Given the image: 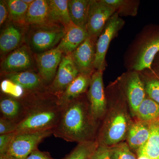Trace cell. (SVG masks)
<instances>
[{
  "label": "cell",
  "mask_w": 159,
  "mask_h": 159,
  "mask_svg": "<svg viewBox=\"0 0 159 159\" xmlns=\"http://www.w3.org/2000/svg\"><path fill=\"white\" fill-rule=\"evenodd\" d=\"M79 73L72 54L63 55L56 76L53 82L48 87V91L59 98Z\"/></svg>",
  "instance_id": "obj_11"
},
{
  "label": "cell",
  "mask_w": 159,
  "mask_h": 159,
  "mask_svg": "<svg viewBox=\"0 0 159 159\" xmlns=\"http://www.w3.org/2000/svg\"><path fill=\"white\" fill-rule=\"evenodd\" d=\"M21 99L25 106V113L18 124L16 134L53 130L56 127L61 110L57 97L47 90L25 92Z\"/></svg>",
  "instance_id": "obj_3"
},
{
  "label": "cell",
  "mask_w": 159,
  "mask_h": 159,
  "mask_svg": "<svg viewBox=\"0 0 159 159\" xmlns=\"http://www.w3.org/2000/svg\"><path fill=\"white\" fill-rule=\"evenodd\" d=\"M4 79L10 80L20 86L27 93H36L48 90L38 73L32 70L23 71L18 73L4 74Z\"/></svg>",
  "instance_id": "obj_16"
},
{
  "label": "cell",
  "mask_w": 159,
  "mask_h": 159,
  "mask_svg": "<svg viewBox=\"0 0 159 159\" xmlns=\"http://www.w3.org/2000/svg\"><path fill=\"white\" fill-rule=\"evenodd\" d=\"M125 22L115 12L109 19L96 42L94 66L97 70L104 71L106 68V56L111 42L117 37Z\"/></svg>",
  "instance_id": "obj_6"
},
{
  "label": "cell",
  "mask_w": 159,
  "mask_h": 159,
  "mask_svg": "<svg viewBox=\"0 0 159 159\" xmlns=\"http://www.w3.org/2000/svg\"><path fill=\"white\" fill-rule=\"evenodd\" d=\"M61 106L59 121L52 130L54 136L78 144L97 140L100 125L93 116L87 93Z\"/></svg>",
  "instance_id": "obj_1"
},
{
  "label": "cell",
  "mask_w": 159,
  "mask_h": 159,
  "mask_svg": "<svg viewBox=\"0 0 159 159\" xmlns=\"http://www.w3.org/2000/svg\"><path fill=\"white\" fill-rule=\"evenodd\" d=\"M159 53V25L145 26L125 52L124 66L127 70L140 72L152 69L156 56Z\"/></svg>",
  "instance_id": "obj_4"
},
{
  "label": "cell",
  "mask_w": 159,
  "mask_h": 159,
  "mask_svg": "<svg viewBox=\"0 0 159 159\" xmlns=\"http://www.w3.org/2000/svg\"><path fill=\"white\" fill-rule=\"evenodd\" d=\"M16 133L0 135V155L6 154Z\"/></svg>",
  "instance_id": "obj_33"
},
{
  "label": "cell",
  "mask_w": 159,
  "mask_h": 159,
  "mask_svg": "<svg viewBox=\"0 0 159 159\" xmlns=\"http://www.w3.org/2000/svg\"><path fill=\"white\" fill-rule=\"evenodd\" d=\"M92 159H111L108 147L99 145L91 157Z\"/></svg>",
  "instance_id": "obj_34"
},
{
  "label": "cell",
  "mask_w": 159,
  "mask_h": 159,
  "mask_svg": "<svg viewBox=\"0 0 159 159\" xmlns=\"http://www.w3.org/2000/svg\"><path fill=\"white\" fill-rule=\"evenodd\" d=\"M66 29L57 24L27 26L26 44L34 54H39L51 49L60 42Z\"/></svg>",
  "instance_id": "obj_5"
},
{
  "label": "cell",
  "mask_w": 159,
  "mask_h": 159,
  "mask_svg": "<svg viewBox=\"0 0 159 159\" xmlns=\"http://www.w3.org/2000/svg\"><path fill=\"white\" fill-rule=\"evenodd\" d=\"M111 159H137L126 142L108 147Z\"/></svg>",
  "instance_id": "obj_30"
},
{
  "label": "cell",
  "mask_w": 159,
  "mask_h": 159,
  "mask_svg": "<svg viewBox=\"0 0 159 159\" xmlns=\"http://www.w3.org/2000/svg\"><path fill=\"white\" fill-rule=\"evenodd\" d=\"M103 73V71L96 70L92 74L90 84L87 93L91 113L94 120L100 125L107 109Z\"/></svg>",
  "instance_id": "obj_8"
},
{
  "label": "cell",
  "mask_w": 159,
  "mask_h": 159,
  "mask_svg": "<svg viewBox=\"0 0 159 159\" xmlns=\"http://www.w3.org/2000/svg\"><path fill=\"white\" fill-rule=\"evenodd\" d=\"M9 20V12L6 1H0V26L4 25Z\"/></svg>",
  "instance_id": "obj_35"
},
{
  "label": "cell",
  "mask_w": 159,
  "mask_h": 159,
  "mask_svg": "<svg viewBox=\"0 0 159 159\" xmlns=\"http://www.w3.org/2000/svg\"><path fill=\"white\" fill-rule=\"evenodd\" d=\"M117 79L128 102L131 116L134 118L139 106L147 96L139 72L127 70Z\"/></svg>",
  "instance_id": "obj_7"
},
{
  "label": "cell",
  "mask_w": 159,
  "mask_h": 159,
  "mask_svg": "<svg viewBox=\"0 0 159 159\" xmlns=\"http://www.w3.org/2000/svg\"><path fill=\"white\" fill-rule=\"evenodd\" d=\"M137 156L159 159V119L150 122V134L147 142L137 152Z\"/></svg>",
  "instance_id": "obj_23"
},
{
  "label": "cell",
  "mask_w": 159,
  "mask_h": 159,
  "mask_svg": "<svg viewBox=\"0 0 159 159\" xmlns=\"http://www.w3.org/2000/svg\"><path fill=\"white\" fill-rule=\"evenodd\" d=\"M1 89L2 93L18 99L21 98L25 93V91L20 86L7 79L2 80Z\"/></svg>",
  "instance_id": "obj_31"
},
{
  "label": "cell",
  "mask_w": 159,
  "mask_h": 159,
  "mask_svg": "<svg viewBox=\"0 0 159 159\" xmlns=\"http://www.w3.org/2000/svg\"><path fill=\"white\" fill-rule=\"evenodd\" d=\"M1 117L19 123L25 113V106L21 98L18 99L2 93L0 100Z\"/></svg>",
  "instance_id": "obj_19"
},
{
  "label": "cell",
  "mask_w": 159,
  "mask_h": 159,
  "mask_svg": "<svg viewBox=\"0 0 159 159\" xmlns=\"http://www.w3.org/2000/svg\"><path fill=\"white\" fill-rule=\"evenodd\" d=\"M27 26L9 20L3 26L0 34L1 55L9 54L23 45L25 41Z\"/></svg>",
  "instance_id": "obj_14"
},
{
  "label": "cell",
  "mask_w": 159,
  "mask_h": 159,
  "mask_svg": "<svg viewBox=\"0 0 159 159\" xmlns=\"http://www.w3.org/2000/svg\"><path fill=\"white\" fill-rule=\"evenodd\" d=\"M89 36L86 29L73 22L66 29V33L56 48L63 55L72 54Z\"/></svg>",
  "instance_id": "obj_17"
},
{
  "label": "cell",
  "mask_w": 159,
  "mask_h": 159,
  "mask_svg": "<svg viewBox=\"0 0 159 159\" xmlns=\"http://www.w3.org/2000/svg\"><path fill=\"white\" fill-rule=\"evenodd\" d=\"M32 53L27 44H23L10 52L1 63L3 73L10 74L31 70L35 62Z\"/></svg>",
  "instance_id": "obj_12"
},
{
  "label": "cell",
  "mask_w": 159,
  "mask_h": 159,
  "mask_svg": "<svg viewBox=\"0 0 159 159\" xmlns=\"http://www.w3.org/2000/svg\"><path fill=\"white\" fill-rule=\"evenodd\" d=\"M153 71L156 73L157 75L159 76V69H152Z\"/></svg>",
  "instance_id": "obj_40"
},
{
  "label": "cell",
  "mask_w": 159,
  "mask_h": 159,
  "mask_svg": "<svg viewBox=\"0 0 159 159\" xmlns=\"http://www.w3.org/2000/svg\"><path fill=\"white\" fill-rule=\"evenodd\" d=\"M92 75L79 73L58 98L60 105L86 93L89 87Z\"/></svg>",
  "instance_id": "obj_21"
},
{
  "label": "cell",
  "mask_w": 159,
  "mask_h": 159,
  "mask_svg": "<svg viewBox=\"0 0 159 159\" xmlns=\"http://www.w3.org/2000/svg\"><path fill=\"white\" fill-rule=\"evenodd\" d=\"M97 140L78 143L77 146L65 158L62 159H88L91 158L98 148Z\"/></svg>",
  "instance_id": "obj_29"
},
{
  "label": "cell",
  "mask_w": 159,
  "mask_h": 159,
  "mask_svg": "<svg viewBox=\"0 0 159 159\" xmlns=\"http://www.w3.org/2000/svg\"><path fill=\"white\" fill-rule=\"evenodd\" d=\"M26 159H55L51 156L50 153L47 152H43L38 148L34 151L26 158Z\"/></svg>",
  "instance_id": "obj_36"
},
{
  "label": "cell",
  "mask_w": 159,
  "mask_h": 159,
  "mask_svg": "<svg viewBox=\"0 0 159 159\" xmlns=\"http://www.w3.org/2000/svg\"><path fill=\"white\" fill-rule=\"evenodd\" d=\"M135 119L146 122L159 119V105L146 96L137 110Z\"/></svg>",
  "instance_id": "obj_26"
},
{
  "label": "cell",
  "mask_w": 159,
  "mask_h": 159,
  "mask_svg": "<svg viewBox=\"0 0 159 159\" xmlns=\"http://www.w3.org/2000/svg\"><path fill=\"white\" fill-rule=\"evenodd\" d=\"M38 74L47 86L53 82L63 56L57 48L39 54H34Z\"/></svg>",
  "instance_id": "obj_13"
},
{
  "label": "cell",
  "mask_w": 159,
  "mask_h": 159,
  "mask_svg": "<svg viewBox=\"0 0 159 159\" xmlns=\"http://www.w3.org/2000/svg\"><path fill=\"white\" fill-rule=\"evenodd\" d=\"M51 134H53L52 130L16 134L6 154L16 159H26L32 152L38 148L39 145L44 139Z\"/></svg>",
  "instance_id": "obj_9"
},
{
  "label": "cell",
  "mask_w": 159,
  "mask_h": 159,
  "mask_svg": "<svg viewBox=\"0 0 159 159\" xmlns=\"http://www.w3.org/2000/svg\"><path fill=\"white\" fill-rule=\"evenodd\" d=\"M68 0H48L52 22L66 29L72 23L68 10Z\"/></svg>",
  "instance_id": "obj_24"
},
{
  "label": "cell",
  "mask_w": 159,
  "mask_h": 159,
  "mask_svg": "<svg viewBox=\"0 0 159 159\" xmlns=\"http://www.w3.org/2000/svg\"><path fill=\"white\" fill-rule=\"evenodd\" d=\"M105 93L107 111L100 124L97 140L99 145L110 147L126 140L133 120L118 79L109 84Z\"/></svg>",
  "instance_id": "obj_2"
},
{
  "label": "cell",
  "mask_w": 159,
  "mask_h": 159,
  "mask_svg": "<svg viewBox=\"0 0 159 159\" xmlns=\"http://www.w3.org/2000/svg\"><path fill=\"white\" fill-rule=\"evenodd\" d=\"M121 16H135L138 14L139 0H103Z\"/></svg>",
  "instance_id": "obj_27"
},
{
  "label": "cell",
  "mask_w": 159,
  "mask_h": 159,
  "mask_svg": "<svg viewBox=\"0 0 159 159\" xmlns=\"http://www.w3.org/2000/svg\"><path fill=\"white\" fill-rule=\"evenodd\" d=\"M0 159H16L7 154L0 155Z\"/></svg>",
  "instance_id": "obj_38"
},
{
  "label": "cell",
  "mask_w": 159,
  "mask_h": 159,
  "mask_svg": "<svg viewBox=\"0 0 159 159\" xmlns=\"http://www.w3.org/2000/svg\"><path fill=\"white\" fill-rule=\"evenodd\" d=\"M147 97L159 105V77L152 69L139 72Z\"/></svg>",
  "instance_id": "obj_25"
},
{
  "label": "cell",
  "mask_w": 159,
  "mask_h": 159,
  "mask_svg": "<svg viewBox=\"0 0 159 159\" xmlns=\"http://www.w3.org/2000/svg\"><path fill=\"white\" fill-rule=\"evenodd\" d=\"M6 2L9 10V20L26 26V18L29 5L23 0H7Z\"/></svg>",
  "instance_id": "obj_28"
},
{
  "label": "cell",
  "mask_w": 159,
  "mask_h": 159,
  "mask_svg": "<svg viewBox=\"0 0 159 159\" xmlns=\"http://www.w3.org/2000/svg\"><path fill=\"white\" fill-rule=\"evenodd\" d=\"M96 42L89 36L71 54L80 73L92 75L96 70L94 66Z\"/></svg>",
  "instance_id": "obj_15"
},
{
  "label": "cell",
  "mask_w": 159,
  "mask_h": 159,
  "mask_svg": "<svg viewBox=\"0 0 159 159\" xmlns=\"http://www.w3.org/2000/svg\"><path fill=\"white\" fill-rule=\"evenodd\" d=\"M152 69L159 70V53H158L154 59L152 66Z\"/></svg>",
  "instance_id": "obj_37"
},
{
  "label": "cell",
  "mask_w": 159,
  "mask_h": 159,
  "mask_svg": "<svg viewBox=\"0 0 159 159\" xmlns=\"http://www.w3.org/2000/svg\"><path fill=\"white\" fill-rule=\"evenodd\" d=\"M34 0H23L24 2L26 4H28V5H30L31 3L33 2Z\"/></svg>",
  "instance_id": "obj_39"
},
{
  "label": "cell",
  "mask_w": 159,
  "mask_h": 159,
  "mask_svg": "<svg viewBox=\"0 0 159 159\" xmlns=\"http://www.w3.org/2000/svg\"><path fill=\"white\" fill-rule=\"evenodd\" d=\"M91 0H69L68 10L71 21L86 30Z\"/></svg>",
  "instance_id": "obj_22"
},
{
  "label": "cell",
  "mask_w": 159,
  "mask_h": 159,
  "mask_svg": "<svg viewBox=\"0 0 159 159\" xmlns=\"http://www.w3.org/2000/svg\"><path fill=\"white\" fill-rule=\"evenodd\" d=\"M88 159H92L91 158H89Z\"/></svg>",
  "instance_id": "obj_41"
},
{
  "label": "cell",
  "mask_w": 159,
  "mask_h": 159,
  "mask_svg": "<svg viewBox=\"0 0 159 159\" xmlns=\"http://www.w3.org/2000/svg\"><path fill=\"white\" fill-rule=\"evenodd\" d=\"M150 134V122L135 119L129 129L126 142L132 150H138L147 142Z\"/></svg>",
  "instance_id": "obj_20"
},
{
  "label": "cell",
  "mask_w": 159,
  "mask_h": 159,
  "mask_svg": "<svg viewBox=\"0 0 159 159\" xmlns=\"http://www.w3.org/2000/svg\"><path fill=\"white\" fill-rule=\"evenodd\" d=\"M115 10L103 0H91L86 30L89 36L97 41Z\"/></svg>",
  "instance_id": "obj_10"
},
{
  "label": "cell",
  "mask_w": 159,
  "mask_h": 159,
  "mask_svg": "<svg viewBox=\"0 0 159 159\" xmlns=\"http://www.w3.org/2000/svg\"><path fill=\"white\" fill-rule=\"evenodd\" d=\"M17 124L11 120L1 117L0 118V135L15 132Z\"/></svg>",
  "instance_id": "obj_32"
},
{
  "label": "cell",
  "mask_w": 159,
  "mask_h": 159,
  "mask_svg": "<svg viewBox=\"0 0 159 159\" xmlns=\"http://www.w3.org/2000/svg\"><path fill=\"white\" fill-rule=\"evenodd\" d=\"M25 23L27 26L55 24L51 20L48 0H34L29 6Z\"/></svg>",
  "instance_id": "obj_18"
}]
</instances>
